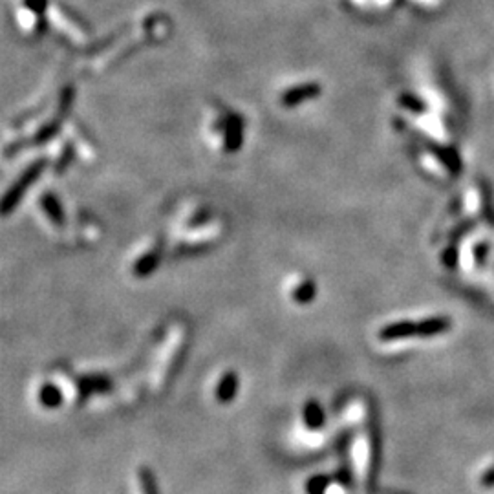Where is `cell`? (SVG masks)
I'll list each match as a JSON object with an SVG mask.
<instances>
[{
  "label": "cell",
  "instance_id": "cell-1",
  "mask_svg": "<svg viewBox=\"0 0 494 494\" xmlns=\"http://www.w3.org/2000/svg\"><path fill=\"white\" fill-rule=\"evenodd\" d=\"M42 169V163H35L33 167H30L24 174H22V178L19 180V182L13 185V187L10 189V193L4 196V202H2V213L4 214H10V211L13 207H17V203L21 202L22 194L26 193V189L32 185L33 182L37 180V176H39V172H41Z\"/></svg>",
  "mask_w": 494,
  "mask_h": 494
},
{
  "label": "cell",
  "instance_id": "cell-2",
  "mask_svg": "<svg viewBox=\"0 0 494 494\" xmlns=\"http://www.w3.org/2000/svg\"><path fill=\"white\" fill-rule=\"evenodd\" d=\"M236 388H238V377L234 374L224 375V379L220 381L218 388H216V399L222 403H229L236 394Z\"/></svg>",
  "mask_w": 494,
  "mask_h": 494
},
{
  "label": "cell",
  "instance_id": "cell-3",
  "mask_svg": "<svg viewBox=\"0 0 494 494\" xmlns=\"http://www.w3.org/2000/svg\"><path fill=\"white\" fill-rule=\"evenodd\" d=\"M42 207L46 209L48 216L52 218V222L55 225H63L64 224V216H63V211H61V207L57 205V202L53 200L52 196H46L44 200H42Z\"/></svg>",
  "mask_w": 494,
  "mask_h": 494
},
{
  "label": "cell",
  "instance_id": "cell-4",
  "mask_svg": "<svg viewBox=\"0 0 494 494\" xmlns=\"http://www.w3.org/2000/svg\"><path fill=\"white\" fill-rule=\"evenodd\" d=\"M304 417H306V423L310 425V427L317 428L321 427L324 423V414L323 410L319 408L317 403H310V405H306V410H304Z\"/></svg>",
  "mask_w": 494,
  "mask_h": 494
},
{
  "label": "cell",
  "instance_id": "cell-5",
  "mask_svg": "<svg viewBox=\"0 0 494 494\" xmlns=\"http://www.w3.org/2000/svg\"><path fill=\"white\" fill-rule=\"evenodd\" d=\"M41 403L50 406V408H52V406H57L59 403H61V392L52 385L44 386L41 390Z\"/></svg>",
  "mask_w": 494,
  "mask_h": 494
},
{
  "label": "cell",
  "instance_id": "cell-6",
  "mask_svg": "<svg viewBox=\"0 0 494 494\" xmlns=\"http://www.w3.org/2000/svg\"><path fill=\"white\" fill-rule=\"evenodd\" d=\"M141 487H143L145 494H158L154 478H152L151 471H146V468H143V471H141Z\"/></svg>",
  "mask_w": 494,
  "mask_h": 494
},
{
  "label": "cell",
  "instance_id": "cell-7",
  "mask_svg": "<svg viewBox=\"0 0 494 494\" xmlns=\"http://www.w3.org/2000/svg\"><path fill=\"white\" fill-rule=\"evenodd\" d=\"M313 293H315V287H313L312 282H304V284L296 289L295 298L298 302H307L313 298Z\"/></svg>",
  "mask_w": 494,
  "mask_h": 494
},
{
  "label": "cell",
  "instance_id": "cell-8",
  "mask_svg": "<svg viewBox=\"0 0 494 494\" xmlns=\"http://www.w3.org/2000/svg\"><path fill=\"white\" fill-rule=\"evenodd\" d=\"M326 487V478H313L310 484H307V493L310 494H321Z\"/></svg>",
  "mask_w": 494,
  "mask_h": 494
},
{
  "label": "cell",
  "instance_id": "cell-9",
  "mask_svg": "<svg viewBox=\"0 0 494 494\" xmlns=\"http://www.w3.org/2000/svg\"><path fill=\"white\" fill-rule=\"evenodd\" d=\"M154 265H156V258H152V256H149V258H143V260L140 262V265H137V273H149V271L154 269Z\"/></svg>",
  "mask_w": 494,
  "mask_h": 494
},
{
  "label": "cell",
  "instance_id": "cell-10",
  "mask_svg": "<svg viewBox=\"0 0 494 494\" xmlns=\"http://www.w3.org/2000/svg\"><path fill=\"white\" fill-rule=\"evenodd\" d=\"M414 2H419L423 6H437L441 0H414Z\"/></svg>",
  "mask_w": 494,
  "mask_h": 494
}]
</instances>
